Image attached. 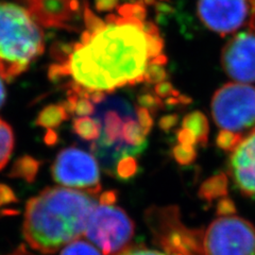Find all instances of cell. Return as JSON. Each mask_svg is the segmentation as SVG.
<instances>
[{
	"mask_svg": "<svg viewBox=\"0 0 255 255\" xmlns=\"http://www.w3.org/2000/svg\"><path fill=\"white\" fill-rule=\"evenodd\" d=\"M73 130L77 136L93 143L97 141L100 137L101 127L97 118L84 116L75 118L73 123Z\"/></svg>",
	"mask_w": 255,
	"mask_h": 255,
	"instance_id": "obj_16",
	"label": "cell"
},
{
	"mask_svg": "<svg viewBox=\"0 0 255 255\" xmlns=\"http://www.w3.org/2000/svg\"><path fill=\"white\" fill-rule=\"evenodd\" d=\"M95 105V103H94ZM96 107L105 111L98 116L101 127L100 137L92 143V150L106 163L117 164L127 157L139 153L138 147L143 140V131L137 121L129 113L130 105L125 99L106 94Z\"/></svg>",
	"mask_w": 255,
	"mask_h": 255,
	"instance_id": "obj_4",
	"label": "cell"
},
{
	"mask_svg": "<svg viewBox=\"0 0 255 255\" xmlns=\"http://www.w3.org/2000/svg\"><path fill=\"white\" fill-rule=\"evenodd\" d=\"M116 194L114 191H106L101 195L100 198V203H105V204H115L116 202Z\"/></svg>",
	"mask_w": 255,
	"mask_h": 255,
	"instance_id": "obj_26",
	"label": "cell"
},
{
	"mask_svg": "<svg viewBox=\"0 0 255 255\" xmlns=\"http://www.w3.org/2000/svg\"><path fill=\"white\" fill-rule=\"evenodd\" d=\"M228 181L223 174L216 175L203 183L199 191V196L206 201H212L214 199L227 195Z\"/></svg>",
	"mask_w": 255,
	"mask_h": 255,
	"instance_id": "obj_18",
	"label": "cell"
},
{
	"mask_svg": "<svg viewBox=\"0 0 255 255\" xmlns=\"http://www.w3.org/2000/svg\"><path fill=\"white\" fill-rule=\"evenodd\" d=\"M197 14L206 28L226 36L250 19V7L247 0H198Z\"/></svg>",
	"mask_w": 255,
	"mask_h": 255,
	"instance_id": "obj_11",
	"label": "cell"
},
{
	"mask_svg": "<svg viewBox=\"0 0 255 255\" xmlns=\"http://www.w3.org/2000/svg\"><path fill=\"white\" fill-rule=\"evenodd\" d=\"M254 30H255V26H254Z\"/></svg>",
	"mask_w": 255,
	"mask_h": 255,
	"instance_id": "obj_30",
	"label": "cell"
},
{
	"mask_svg": "<svg viewBox=\"0 0 255 255\" xmlns=\"http://www.w3.org/2000/svg\"><path fill=\"white\" fill-rule=\"evenodd\" d=\"M17 199L15 197L13 190L4 184H0V206L15 202Z\"/></svg>",
	"mask_w": 255,
	"mask_h": 255,
	"instance_id": "obj_23",
	"label": "cell"
},
{
	"mask_svg": "<svg viewBox=\"0 0 255 255\" xmlns=\"http://www.w3.org/2000/svg\"><path fill=\"white\" fill-rule=\"evenodd\" d=\"M60 255H102V253L90 242L77 239L64 247Z\"/></svg>",
	"mask_w": 255,
	"mask_h": 255,
	"instance_id": "obj_20",
	"label": "cell"
},
{
	"mask_svg": "<svg viewBox=\"0 0 255 255\" xmlns=\"http://www.w3.org/2000/svg\"><path fill=\"white\" fill-rule=\"evenodd\" d=\"M25 7L43 28L81 32L89 0H23Z\"/></svg>",
	"mask_w": 255,
	"mask_h": 255,
	"instance_id": "obj_10",
	"label": "cell"
},
{
	"mask_svg": "<svg viewBox=\"0 0 255 255\" xmlns=\"http://www.w3.org/2000/svg\"><path fill=\"white\" fill-rule=\"evenodd\" d=\"M116 255H174L167 252H162L158 250H152L148 248H142V247H136V248H126L122 252Z\"/></svg>",
	"mask_w": 255,
	"mask_h": 255,
	"instance_id": "obj_22",
	"label": "cell"
},
{
	"mask_svg": "<svg viewBox=\"0 0 255 255\" xmlns=\"http://www.w3.org/2000/svg\"><path fill=\"white\" fill-rule=\"evenodd\" d=\"M7 255H28L27 253V250L23 246H20L18 249H16L14 252L7 254Z\"/></svg>",
	"mask_w": 255,
	"mask_h": 255,
	"instance_id": "obj_29",
	"label": "cell"
},
{
	"mask_svg": "<svg viewBox=\"0 0 255 255\" xmlns=\"http://www.w3.org/2000/svg\"><path fill=\"white\" fill-rule=\"evenodd\" d=\"M247 2L250 7V20H249V28L254 29L255 26V0H247Z\"/></svg>",
	"mask_w": 255,
	"mask_h": 255,
	"instance_id": "obj_27",
	"label": "cell"
},
{
	"mask_svg": "<svg viewBox=\"0 0 255 255\" xmlns=\"http://www.w3.org/2000/svg\"><path fill=\"white\" fill-rule=\"evenodd\" d=\"M14 148V133L12 128L0 118V170L4 168Z\"/></svg>",
	"mask_w": 255,
	"mask_h": 255,
	"instance_id": "obj_19",
	"label": "cell"
},
{
	"mask_svg": "<svg viewBox=\"0 0 255 255\" xmlns=\"http://www.w3.org/2000/svg\"><path fill=\"white\" fill-rule=\"evenodd\" d=\"M221 65L235 82H255V30L234 35L223 47Z\"/></svg>",
	"mask_w": 255,
	"mask_h": 255,
	"instance_id": "obj_12",
	"label": "cell"
},
{
	"mask_svg": "<svg viewBox=\"0 0 255 255\" xmlns=\"http://www.w3.org/2000/svg\"><path fill=\"white\" fill-rule=\"evenodd\" d=\"M134 229L132 219L121 207L100 203L91 213L84 235L103 255H116L129 245Z\"/></svg>",
	"mask_w": 255,
	"mask_h": 255,
	"instance_id": "obj_6",
	"label": "cell"
},
{
	"mask_svg": "<svg viewBox=\"0 0 255 255\" xmlns=\"http://www.w3.org/2000/svg\"><path fill=\"white\" fill-rule=\"evenodd\" d=\"M121 0H96V9L99 12H111L116 9Z\"/></svg>",
	"mask_w": 255,
	"mask_h": 255,
	"instance_id": "obj_24",
	"label": "cell"
},
{
	"mask_svg": "<svg viewBox=\"0 0 255 255\" xmlns=\"http://www.w3.org/2000/svg\"><path fill=\"white\" fill-rule=\"evenodd\" d=\"M39 163L29 155L21 156L12 167L10 172L11 178L23 179L27 182H33L35 180L36 173L38 171Z\"/></svg>",
	"mask_w": 255,
	"mask_h": 255,
	"instance_id": "obj_17",
	"label": "cell"
},
{
	"mask_svg": "<svg viewBox=\"0 0 255 255\" xmlns=\"http://www.w3.org/2000/svg\"><path fill=\"white\" fill-rule=\"evenodd\" d=\"M212 114L220 129L218 147L232 152L255 131V87L239 82L223 85L213 97Z\"/></svg>",
	"mask_w": 255,
	"mask_h": 255,
	"instance_id": "obj_5",
	"label": "cell"
},
{
	"mask_svg": "<svg viewBox=\"0 0 255 255\" xmlns=\"http://www.w3.org/2000/svg\"><path fill=\"white\" fill-rule=\"evenodd\" d=\"M203 255H255V228L235 215L220 216L202 234Z\"/></svg>",
	"mask_w": 255,
	"mask_h": 255,
	"instance_id": "obj_7",
	"label": "cell"
},
{
	"mask_svg": "<svg viewBox=\"0 0 255 255\" xmlns=\"http://www.w3.org/2000/svg\"><path fill=\"white\" fill-rule=\"evenodd\" d=\"M68 111L63 105H50L42 110L36 118V125L48 130L58 128L68 118Z\"/></svg>",
	"mask_w": 255,
	"mask_h": 255,
	"instance_id": "obj_15",
	"label": "cell"
},
{
	"mask_svg": "<svg viewBox=\"0 0 255 255\" xmlns=\"http://www.w3.org/2000/svg\"><path fill=\"white\" fill-rule=\"evenodd\" d=\"M92 195L65 187H49L27 202L22 233L27 244L52 254L84 235L97 205Z\"/></svg>",
	"mask_w": 255,
	"mask_h": 255,
	"instance_id": "obj_2",
	"label": "cell"
},
{
	"mask_svg": "<svg viewBox=\"0 0 255 255\" xmlns=\"http://www.w3.org/2000/svg\"><path fill=\"white\" fill-rule=\"evenodd\" d=\"M44 49V31L26 7L0 2V78L14 81Z\"/></svg>",
	"mask_w": 255,
	"mask_h": 255,
	"instance_id": "obj_3",
	"label": "cell"
},
{
	"mask_svg": "<svg viewBox=\"0 0 255 255\" xmlns=\"http://www.w3.org/2000/svg\"><path fill=\"white\" fill-rule=\"evenodd\" d=\"M147 4L130 0L105 17L87 6L80 37L53 48L48 77L67 90L103 94L167 81L164 39Z\"/></svg>",
	"mask_w": 255,
	"mask_h": 255,
	"instance_id": "obj_1",
	"label": "cell"
},
{
	"mask_svg": "<svg viewBox=\"0 0 255 255\" xmlns=\"http://www.w3.org/2000/svg\"><path fill=\"white\" fill-rule=\"evenodd\" d=\"M51 172L54 181L63 187L81 190L92 196L101 190L97 159L80 148L63 149L54 159Z\"/></svg>",
	"mask_w": 255,
	"mask_h": 255,
	"instance_id": "obj_8",
	"label": "cell"
},
{
	"mask_svg": "<svg viewBox=\"0 0 255 255\" xmlns=\"http://www.w3.org/2000/svg\"><path fill=\"white\" fill-rule=\"evenodd\" d=\"M231 153V178L242 194L255 199V131Z\"/></svg>",
	"mask_w": 255,
	"mask_h": 255,
	"instance_id": "obj_13",
	"label": "cell"
},
{
	"mask_svg": "<svg viewBox=\"0 0 255 255\" xmlns=\"http://www.w3.org/2000/svg\"><path fill=\"white\" fill-rule=\"evenodd\" d=\"M148 216L152 232L165 252L174 255H203L202 234L183 226L175 207L152 209Z\"/></svg>",
	"mask_w": 255,
	"mask_h": 255,
	"instance_id": "obj_9",
	"label": "cell"
},
{
	"mask_svg": "<svg viewBox=\"0 0 255 255\" xmlns=\"http://www.w3.org/2000/svg\"><path fill=\"white\" fill-rule=\"evenodd\" d=\"M218 213L221 216H227V215H233L235 213L234 204L231 202L229 199L222 200L218 205Z\"/></svg>",
	"mask_w": 255,
	"mask_h": 255,
	"instance_id": "obj_25",
	"label": "cell"
},
{
	"mask_svg": "<svg viewBox=\"0 0 255 255\" xmlns=\"http://www.w3.org/2000/svg\"><path fill=\"white\" fill-rule=\"evenodd\" d=\"M182 128L194 135L198 145H205L209 137V122L201 112L196 111L188 114L183 121Z\"/></svg>",
	"mask_w": 255,
	"mask_h": 255,
	"instance_id": "obj_14",
	"label": "cell"
},
{
	"mask_svg": "<svg viewBox=\"0 0 255 255\" xmlns=\"http://www.w3.org/2000/svg\"><path fill=\"white\" fill-rule=\"evenodd\" d=\"M173 156L177 159V162L182 165L190 164L196 158V147L179 143L173 149Z\"/></svg>",
	"mask_w": 255,
	"mask_h": 255,
	"instance_id": "obj_21",
	"label": "cell"
},
{
	"mask_svg": "<svg viewBox=\"0 0 255 255\" xmlns=\"http://www.w3.org/2000/svg\"><path fill=\"white\" fill-rule=\"evenodd\" d=\"M6 97V92H5V87L3 84V80L0 78V108L3 106V103L5 101Z\"/></svg>",
	"mask_w": 255,
	"mask_h": 255,
	"instance_id": "obj_28",
	"label": "cell"
}]
</instances>
